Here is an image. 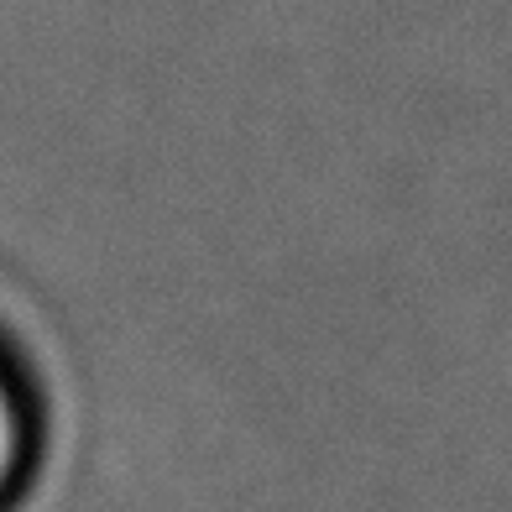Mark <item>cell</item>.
I'll return each instance as SVG.
<instances>
[{
  "label": "cell",
  "mask_w": 512,
  "mask_h": 512,
  "mask_svg": "<svg viewBox=\"0 0 512 512\" xmlns=\"http://www.w3.org/2000/svg\"><path fill=\"white\" fill-rule=\"evenodd\" d=\"M16 460H21V413H16V392L6 382V371H0V492L11 486Z\"/></svg>",
  "instance_id": "1"
}]
</instances>
